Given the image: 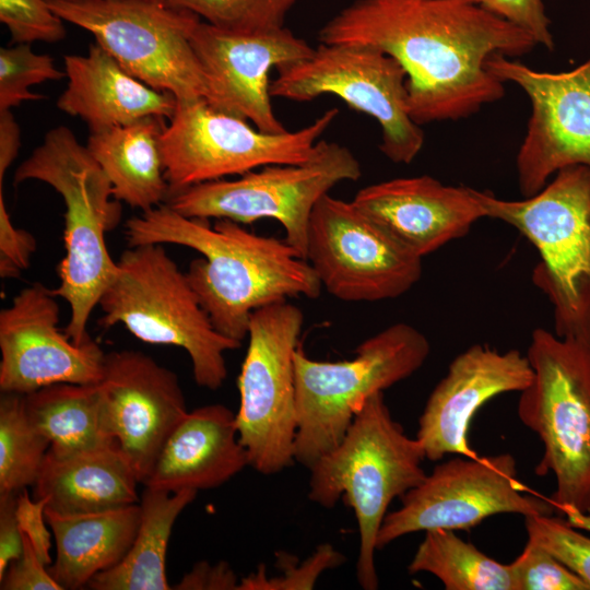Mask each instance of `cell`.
Listing matches in <instances>:
<instances>
[{
    "mask_svg": "<svg viewBox=\"0 0 590 590\" xmlns=\"http://www.w3.org/2000/svg\"><path fill=\"white\" fill-rule=\"evenodd\" d=\"M164 119L149 116L91 131L86 143L108 177L114 198L142 212L164 204L170 192L161 151Z\"/></svg>",
    "mask_w": 590,
    "mask_h": 590,
    "instance_id": "484cf974",
    "label": "cell"
},
{
    "mask_svg": "<svg viewBox=\"0 0 590 590\" xmlns=\"http://www.w3.org/2000/svg\"><path fill=\"white\" fill-rule=\"evenodd\" d=\"M66 72L57 69L49 55L36 54L30 44L0 49V110H11L26 101H40L43 95L30 91L46 81L60 80Z\"/></svg>",
    "mask_w": 590,
    "mask_h": 590,
    "instance_id": "1f68e13d",
    "label": "cell"
},
{
    "mask_svg": "<svg viewBox=\"0 0 590 590\" xmlns=\"http://www.w3.org/2000/svg\"><path fill=\"white\" fill-rule=\"evenodd\" d=\"M63 21L90 32L131 75L178 102L205 99L191 45L201 19L169 0H46Z\"/></svg>",
    "mask_w": 590,
    "mask_h": 590,
    "instance_id": "9c48e42d",
    "label": "cell"
},
{
    "mask_svg": "<svg viewBox=\"0 0 590 590\" xmlns=\"http://www.w3.org/2000/svg\"><path fill=\"white\" fill-rule=\"evenodd\" d=\"M204 22L232 32L281 28L299 0H169Z\"/></svg>",
    "mask_w": 590,
    "mask_h": 590,
    "instance_id": "4dcf8cb0",
    "label": "cell"
},
{
    "mask_svg": "<svg viewBox=\"0 0 590 590\" xmlns=\"http://www.w3.org/2000/svg\"><path fill=\"white\" fill-rule=\"evenodd\" d=\"M532 376L529 359L519 350L502 353L475 344L457 355L429 394L418 420L415 438L425 458L438 461L446 455L476 456L468 441L475 413L496 396L521 392Z\"/></svg>",
    "mask_w": 590,
    "mask_h": 590,
    "instance_id": "ffe728a7",
    "label": "cell"
},
{
    "mask_svg": "<svg viewBox=\"0 0 590 590\" xmlns=\"http://www.w3.org/2000/svg\"><path fill=\"white\" fill-rule=\"evenodd\" d=\"M98 306L103 328L121 323L145 343L185 350L196 384L210 390L220 388L227 377L225 352L241 345L214 328L186 272L158 244L130 247L121 253Z\"/></svg>",
    "mask_w": 590,
    "mask_h": 590,
    "instance_id": "8992f818",
    "label": "cell"
},
{
    "mask_svg": "<svg viewBox=\"0 0 590 590\" xmlns=\"http://www.w3.org/2000/svg\"><path fill=\"white\" fill-rule=\"evenodd\" d=\"M386 515L377 535L381 550L397 539L433 529L469 530L499 514L554 515L551 499L527 494L512 455L457 456L435 465Z\"/></svg>",
    "mask_w": 590,
    "mask_h": 590,
    "instance_id": "5bb4252c",
    "label": "cell"
},
{
    "mask_svg": "<svg viewBox=\"0 0 590 590\" xmlns=\"http://www.w3.org/2000/svg\"><path fill=\"white\" fill-rule=\"evenodd\" d=\"M493 14L508 21L528 33L534 42L552 50L554 40L551 21L545 14L542 0H472Z\"/></svg>",
    "mask_w": 590,
    "mask_h": 590,
    "instance_id": "8d00e7d4",
    "label": "cell"
},
{
    "mask_svg": "<svg viewBox=\"0 0 590 590\" xmlns=\"http://www.w3.org/2000/svg\"><path fill=\"white\" fill-rule=\"evenodd\" d=\"M509 568L516 590H590L574 571L531 541Z\"/></svg>",
    "mask_w": 590,
    "mask_h": 590,
    "instance_id": "e575fe53",
    "label": "cell"
},
{
    "mask_svg": "<svg viewBox=\"0 0 590 590\" xmlns=\"http://www.w3.org/2000/svg\"><path fill=\"white\" fill-rule=\"evenodd\" d=\"M23 397L26 414L48 439L51 453L67 456L117 444L104 426L97 384H55Z\"/></svg>",
    "mask_w": 590,
    "mask_h": 590,
    "instance_id": "83f0119b",
    "label": "cell"
},
{
    "mask_svg": "<svg viewBox=\"0 0 590 590\" xmlns=\"http://www.w3.org/2000/svg\"><path fill=\"white\" fill-rule=\"evenodd\" d=\"M52 288L33 283L0 311V390L27 394L61 384H97L105 353L90 337L75 344L58 324Z\"/></svg>",
    "mask_w": 590,
    "mask_h": 590,
    "instance_id": "e0dca14e",
    "label": "cell"
},
{
    "mask_svg": "<svg viewBox=\"0 0 590 590\" xmlns=\"http://www.w3.org/2000/svg\"><path fill=\"white\" fill-rule=\"evenodd\" d=\"M36 250L34 236L16 228L7 210L0 190V275L2 279L19 278L28 268L31 257Z\"/></svg>",
    "mask_w": 590,
    "mask_h": 590,
    "instance_id": "74e56055",
    "label": "cell"
},
{
    "mask_svg": "<svg viewBox=\"0 0 590 590\" xmlns=\"http://www.w3.org/2000/svg\"><path fill=\"white\" fill-rule=\"evenodd\" d=\"M45 517L56 544V558L48 570L62 590H76L126 556L137 534L141 507L138 503L69 515L45 509Z\"/></svg>",
    "mask_w": 590,
    "mask_h": 590,
    "instance_id": "d4e9b609",
    "label": "cell"
},
{
    "mask_svg": "<svg viewBox=\"0 0 590 590\" xmlns=\"http://www.w3.org/2000/svg\"><path fill=\"white\" fill-rule=\"evenodd\" d=\"M303 323V311L286 299L255 310L249 319L236 425L249 465L264 475L295 462L294 355Z\"/></svg>",
    "mask_w": 590,
    "mask_h": 590,
    "instance_id": "4fadbf2b",
    "label": "cell"
},
{
    "mask_svg": "<svg viewBox=\"0 0 590 590\" xmlns=\"http://www.w3.org/2000/svg\"><path fill=\"white\" fill-rule=\"evenodd\" d=\"M352 202L420 258L463 237L486 217L475 189L447 186L427 175L369 185Z\"/></svg>",
    "mask_w": 590,
    "mask_h": 590,
    "instance_id": "44dd1931",
    "label": "cell"
},
{
    "mask_svg": "<svg viewBox=\"0 0 590 590\" xmlns=\"http://www.w3.org/2000/svg\"><path fill=\"white\" fill-rule=\"evenodd\" d=\"M338 114L337 108H330L296 131L267 133L245 119L213 108L205 99L177 101L161 137L169 194L267 165L304 163Z\"/></svg>",
    "mask_w": 590,
    "mask_h": 590,
    "instance_id": "8fae6325",
    "label": "cell"
},
{
    "mask_svg": "<svg viewBox=\"0 0 590 590\" xmlns=\"http://www.w3.org/2000/svg\"><path fill=\"white\" fill-rule=\"evenodd\" d=\"M48 439L31 423L19 393L0 399V495L33 486L49 450Z\"/></svg>",
    "mask_w": 590,
    "mask_h": 590,
    "instance_id": "f546056e",
    "label": "cell"
},
{
    "mask_svg": "<svg viewBox=\"0 0 590 590\" xmlns=\"http://www.w3.org/2000/svg\"><path fill=\"white\" fill-rule=\"evenodd\" d=\"M137 474L118 444L56 456L49 450L33 485L35 499L58 514H86L140 502Z\"/></svg>",
    "mask_w": 590,
    "mask_h": 590,
    "instance_id": "cb8c5ba5",
    "label": "cell"
},
{
    "mask_svg": "<svg viewBox=\"0 0 590 590\" xmlns=\"http://www.w3.org/2000/svg\"><path fill=\"white\" fill-rule=\"evenodd\" d=\"M306 260L321 286L344 302L399 297L422 275V258L399 244L352 201L329 193L312 210Z\"/></svg>",
    "mask_w": 590,
    "mask_h": 590,
    "instance_id": "9a60e30c",
    "label": "cell"
},
{
    "mask_svg": "<svg viewBox=\"0 0 590 590\" xmlns=\"http://www.w3.org/2000/svg\"><path fill=\"white\" fill-rule=\"evenodd\" d=\"M46 500L31 498L27 488L16 495V519L21 532L28 539L40 560L49 566L50 532L45 517Z\"/></svg>",
    "mask_w": 590,
    "mask_h": 590,
    "instance_id": "ab89813d",
    "label": "cell"
},
{
    "mask_svg": "<svg viewBox=\"0 0 590 590\" xmlns=\"http://www.w3.org/2000/svg\"><path fill=\"white\" fill-rule=\"evenodd\" d=\"M533 371L520 392L518 416L544 446L535 473L555 477L551 500L563 512H590V342L532 332Z\"/></svg>",
    "mask_w": 590,
    "mask_h": 590,
    "instance_id": "52a82bcc",
    "label": "cell"
},
{
    "mask_svg": "<svg viewBox=\"0 0 590 590\" xmlns=\"http://www.w3.org/2000/svg\"><path fill=\"white\" fill-rule=\"evenodd\" d=\"M16 495H0V577L23 552L22 532L16 519Z\"/></svg>",
    "mask_w": 590,
    "mask_h": 590,
    "instance_id": "b9f144b4",
    "label": "cell"
},
{
    "mask_svg": "<svg viewBox=\"0 0 590 590\" xmlns=\"http://www.w3.org/2000/svg\"><path fill=\"white\" fill-rule=\"evenodd\" d=\"M475 193L486 217L511 225L538 250L532 282L553 306L555 334L590 342V167H564L522 200Z\"/></svg>",
    "mask_w": 590,
    "mask_h": 590,
    "instance_id": "5b68a950",
    "label": "cell"
},
{
    "mask_svg": "<svg viewBox=\"0 0 590 590\" xmlns=\"http://www.w3.org/2000/svg\"><path fill=\"white\" fill-rule=\"evenodd\" d=\"M196 491L170 493L144 486L141 518L126 556L110 569L95 575L93 590H169L166 553L174 523L197 496Z\"/></svg>",
    "mask_w": 590,
    "mask_h": 590,
    "instance_id": "4316f807",
    "label": "cell"
},
{
    "mask_svg": "<svg viewBox=\"0 0 590 590\" xmlns=\"http://www.w3.org/2000/svg\"><path fill=\"white\" fill-rule=\"evenodd\" d=\"M97 385L105 429L144 485L168 436L188 413L179 379L151 356L121 350L105 353Z\"/></svg>",
    "mask_w": 590,
    "mask_h": 590,
    "instance_id": "d6986e66",
    "label": "cell"
},
{
    "mask_svg": "<svg viewBox=\"0 0 590 590\" xmlns=\"http://www.w3.org/2000/svg\"><path fill=\"white\" fill-rule=\"evenodd\" d=\"M361 175V164L350 149L319 140L304 163L267 165L237 179L197 184L170 193L165 203L187 217L240 224L273 219L284 228V240L306 260L315 205L334 186L355 181Z\"/></svg>",
    "mask_w": 590,
    "mask_h": 590,
    "instance_id": "30bf717a",
    "label": "cell"
},
{
    "mask_svg": "<svg viewBox=\"0 0 590 590\" xmlns=\"http://www.w3.org/2000/svg\"><path fill=\"white\" fill-rule=\"evenodd\" d=\"M408 570L434 575L446 590H516L509 564L487 556L453 530L425 531Z\"/></svg>",
    "mask_w": 590,
    "mask_h": 590,
    "instance_id": "f1b7e54d",
    "label": "cell"
},
{
    "mask_svg": "<svg viewBox=\"0 0 590 590\" xmlns=\"http://www.w3.org/2000/svg\"><path fill=\"white\" fill-rule=\"evenodd\" d=\"M424 450L405 435L386 404L384 391L359 408L340 444L310 468L308 498L332 508L340 500L355 515L359 532L356 578L378 588L376 542L390 503L423 482Z\"/></svg>",
    "mask_w": 590,
    "mask_h": 590,
    "instance_id": "277c9868",
    "label": "cell"
},
{
    "mask_svg": "<svg viewBox=\"0 0 590 590\" xmlns=\"http://www.w3.org/2000/svg\"><path fill=\"white\" fill-rule=\"evenodd\" d=\"M345 557L331 544L323 543L315 553L296 565L287 553H278V563L282 575L267 578L266 568L260 565L256 573L241 578L238 590H309L312 589L318 577L327 569L341 566Z\"/></svg>",
    "mask_w": 590,
    "mask_h": 590,
    "instance_id": "836d02e7",
    "label": "cell"
},
{
    "mask_svg": "<svg viewBox=\"0 0 590 590\" xmlns=\"http://www.w3.org/2000/svg\"><path fill=\"white\" fill-rule=\"evenodd\" d=\"M21 146V129L11 110H0V189L3 177Z\"/></svg>",
    "mask_w": 590,
    "mask_h": 590,
    "instance_id": "7bdbcfd3",
    "label": "cell"
},
{
    "mask_svg": "<svg viewBox=\"0 0 590 590\" xmlns=\"http://www.w3.org/2000/svg\"><path fill=\"white\" fill-rule=\"evenodd\" d=\"M429 352L427 338L405 322L363 341L351 359L316 361L298 346L294 355L295 462L309 469L334 449L364 402L414 374Z\"/></svg>",
    "mask_w": 590,
    "mask_h": 590,
    "instance_id": "ba28073f",
    "label": "cell"
},
{
    "mask_svg": "<svg viewBox=\"0 0 590 590\" xmlns=\"http://www.w3.org/2000/svg\"><path fill=\"white\" fill-rule=\"evenodd\" d=\"M130 247L174 244L200 252L186 276L224 337L241 342L261 307L287 297L317 298L321 284L309 262L285 240L249 232L240 223L187 217L166 203L126 222Z\"/></svg>",
    "mask_w": 590,
    "mask_h": 590,
    "instance_id": "7a4b0ae2",
    "label": "cell"
},
{
    "mask_svg": "<svg viewBox=\"0 0 590 590\" xmlns=\"http://www.w3.org/2000/svg\"><path fill=\"white\" fill-rule=\"evenodd\" d=\"M31 179L51 186L66 205V255L57 268L60 283L52 292L69 304L64 332L80 345L91 337L86 330L90 316L117 272L105 234L119 224L120 201L114 198L108 177L86 145L64 126L49 130L16 168L15 185Z\"/></svg>",
    "mask_w": 590,
    "mask_h": 590,
    "instance_id": "3957f363",
    "label": "cell"
},
{
    "mask_svg": "<svg viewBox=\"0 0 590 590\" xmlns=\"http://www.w3.org/2000/svg\"><path fill=\"white\" fill-rule=\"evenodd\" d=\"M238 579L226 562L210 565L197 563L172 589L177 590H235Z\"/></svg>",
    "mask_w": 590,
    "mask_h": 590,
    "instance_id": "60d3db41",
    "label": "cell"
},
{
    "mask_svg": "<svg viewBox=\"0 0 590 590\" xmlns=\"http://www.w3.org/2000/svg\"><path fill=\"white\" fill-rule=\"evenodd\" d=\"M246 465L236 413L223 404L188 411L165 441L144 486L176 493L211 489Z\"/></svg>",
    "mask_w": 590,
    "mask_h": 590,
    "instance_id": "7402d4cb",
    "label": "cell"
},
{
    "mask_svg": "<svg viewBox=\"0 0 590 590\" xmlns=\"http://www.w3.org/2000/svg\"><path fill=\"white\" fill-rule=\"evenodd\" d=\"M23 536V552L12 560L0 577L1 590H62L51 577L28 539Z\"/></svg>",
    "mask_w": 590,
    "mask_h": 590,
    "instance_id": "f35d334b",
    "label": "cell"
},
{
    "mask_svg": "<svg viewBox=\"0 0 590 590\" xmlns=\"http://www.w3.org/2000/svg\"><path fill=\"white\" fill-rule=\"evenodd\" d=\"M68 84L57 101L63 113L80 117L91 131L128 125L149 116L170 119L177 98L127 72L98 44L85 56L63 57Z\"/></svg>",
    "mask_w": 590,
    "mask_h": 590,
    "instance_id": "603a6c76",
    "label": "cell"
},
{
    "mask_svg": "<svg viewBox=\"0 0 590 590\" xmlns=\"http://www.w3.org/2000/svg\"><path fill=\"white\" fill-rule=\"evenodd\" d=\"M528 541L552 554L590 589V538L578 532L567 520L553 515L524 517Z\"/></svg>",
    "mask_w": 590,
    "mask_h": 590,
    "instance_id": "d6a6232c",
    "label": "cell"
},
{
    "mask_svg": "<svg viewBox=\"0 0 590 590\" xmlns=\"http://www.w3.org/2000/svg\"><path fill=\"white\" fill-rule=\"evenodd\" d=\"M322 44L377 48L406 72L408 105L417 125L467 118L505 88L486 69L502 54L520 57L536 43L472 0H355L319 31Z\"/></svg>",
    "mask_w": 590,
    "mask_h": 590,
    "instance_id": "6da1fadb",
    "label": "cell"
},
{
    "mask_svg": "<svg viewBox=\"0 0 590 590\" xmlns=\"http://www.w3.org/2000/svg\"><path fill=\"white\" fill-rule=\"evenodd\" d=\"M272 97L295 102L335 95L376 119L379 149L396 164H410L421 152L424 132L411 117L406 72L390 55L367 46L322 44L302 60L280 66Z\"/></svg>",
    "mask_w": 590,
    "mask_h": 590,
    "instance_id": "7c38bea8",
    "label": "cell"
},
{
    "mask_svg": "<svg viewBox=\"0 0 590 590\" xmlns=\"http://www.w3.org/2000/svg\"><path fill=\"white\" fill-rule=\"evenodd\" d=\"M191 45L203 70L213 108L249 120L267 133L286 129L273 111L270 72L307 58L315 48L281 27L259 32H232L200 21Z\"/></svg>",
    "mask_w": 590,
    "mask_h": 590,
    "instance_id": "ac0fdd59",
    "label": "cell"
},
{
    "mask_svg": "<svg viewBox=\"0 0 590 590\" xmlns=\"http://www.w3.org/2000/svg\"><path fill=\"white\" fill-rule=\"evenodd\" d=\"M486 69L503 83L520 86L531 103L516 157L523 198L539 192L564 167H590V60L571 71L551 73L495 54Z\"/></svg>",
    "mask_w": 590,
    "mask_h": 590,
    "instance_id": "2e32d148",
    "label": "cell"
},
{
    "mask_svg": "<svg viewBox=\"0 0 590 590\" xmlns=\"http://www.w3.org/2000/svg\"><path fill=\"white\" fill-rule=\"evenodd\" d=\"M0 21L13 44L56 43L66 37V28L46 0H0Z\"/></svg>",
    "mask_w": 590,
    "mask_h": 590,
    "instance_id": "d590c367",
    "label": "cell"
}]
</instances>
